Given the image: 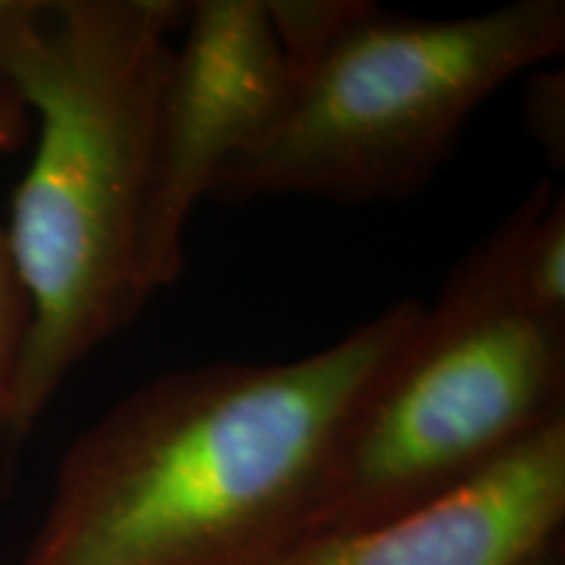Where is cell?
Here are the masks:
<instances>
[{
    "mask_svg": "<svg viewBox=\"0 0 565 565\" xmlns=\"http://www.w3.org/2000/svg\"><path fill=\"white\" fill-rule=\"evenodd\" d=\"M422 309L393 303L294 362L139 385L71 443L19 565H249L288 545L345 419Z\"/></svg>",
    "mask_w": 565,
    "mask_h": 565,
    "instance_id": "obj_1",
    "label": "cell"
},
{
    "mask_svg": "<svg viewBox=\"0 0 565 565\" xmlns=\"http://www.w3.org/2000/svg\"><path fill=\"white\" fill-rule=\"evenodd\" d=\"M181 0H24L0 32L38 141L6 228L30 330L0 419L11 477L68 374L154 296L147 233Z\"/></svg>",
    "mask_w": 565,
    "mask_h": 565,
    "instance_id": "obj_2",
    "label": "cell"
},
{
    "mask_svg": "<svg viewBox=\"0 0 565 565\" xmlns=\"http://www.w3.org/2000/svg\"><path fill=\"white\" fill-rule=\"evenodd\" d=\"M267 9L291 82L210 200H406L433 181L494 92L565 47L563 0L443 21L364 0H267Z\"/></svg>",
    "mask_w": 565,
    "mask_h": 565,
    "instance_id": "obj_3",
    "label": "cell"
},
{
    "mask_svg": "<svg viewBox=\"0 0 565 565\" xmlns=\"http://www.w3.org/2000/svg\"><path fill=\"white\" fill-rule=\"evenodd\" d=\"M565 419V328L515 291L511 228L450 270L345 419L291 542L353 532L482 475Z\"/></svg>",
    "mask_w": 565,
    "mask_h": 565,
    "instance_id": "obj_4",
    "label": "cell"
},
{
    "mask_svg": "<svg viewBox=\"0 0 565 565\" xmlns=\"http://www.w3.org/2000/svg\"><path fill=\"white\" fill-rule=\"evenodd\" d=\"M160 105L158 168L147 233L154 294L183 270V236L217 175L265 129L291 68L267 0L189 3Z\"/></svg>",
    "mask_w": 565,
    "mask_h": 565,
    "instance_id": "obj_5",
    "label": "cell"
},
{
    "mask_svg": "<svg viewBox=\"0 0 565 565\" xmlns=\"http://www.w3.org/2000/svg\"><path fill=\"white\" fill-rule=\"evenodd\" d=\"M565 419L412 511L288 542L249 565H534L561 545Z\"/></svg>",
    "mask_w": 565,
    "mask_h": 565,
    "instance_id": "obj_6",
    "label": "cell"
},
{
    "mask_svg": "<svg viewBox=\"0 0 565 565\" xmlns=\"http://www.w3.org/2000/svg\"><path fill=\"white\" fill-rule=\"evenodd\" d=\"M30 124V110L13 87L11 76L0 66V160L19 150ZM26 330H30V303H26V294L13 265L6 228L0 225V419L9 404Z\"/></svg>",
    "mask_w": 565,
    "mask_h": 565,
    "instance_id": "obj_7",
    "label": "cell"
},
{
    "mask_svg": "<svg viewBox=\"0 0 565 565\" xmlns=\"http://www.w3.org/2000/svg\"><path fill=\"white\" fill-rule=\"evenodd\" d=\"M555 116L563 118V76L547 74L532 84L529 95V121L534 126V137L545 145L550 154H563V126L555 124Z\"/></svg>",
    "mask_w": 565,
    "mask_h": 565,
    "instance_id": "obj_8",
    "label": "cell"
},
{
    "mask_svg": "<svg viewBox=\"0 0 565 565\" xmlns=\"http://www.w3.org/2000/svg\"><path fill=\"white\" fill-rule=\"evenodd\" d=\"M24 6V0H0V32L11 24V19L17 17Z\"/></svg>",
    "mask_w": 565,
    "mask_h": 565,
    "instance_id": "obj_9",
    "label": "cell"
},
{
    "mask_svg": "<svg viewBox=\"0 0 565 565\" xmlns=\"http://www.w3.org/2000/svg\"><path fill=\"white\" fill-rule=\"evenodd\" d=\"M534 565H563V561H561V545H557L555 550H550V553L542 557V561H536Z\"/></svg>",
    "mask_w": 565,
    "mask_h": 565,
    "instance_id": "obj_10",
    "label": "cell"
}]
</instances>
